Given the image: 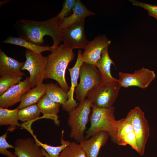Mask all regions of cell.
<instances>
[{"label": "cell", "instance_id": "cell-17", "mask_svg": "<svg viewBox=\"0 0 157 157\" xmlns=\"http://www.w3.org/2000/svg\"><path fill=\"white\" fill-rule=\"evenodd\" d=\"M108 49V47H107L103 49L101 58L95 65L98 69L101 75V85L114 82H118V80L113 77L110 73L111 65L113 64L115 66V64L110 57Z\"/></svg>", "mask_w": 157, "mask_h": 157}, {"label": "cell", "instance_id": "cell-4", "mask_svg": "<svg viewBox=\"0 0 157 157\" xmlns=\"http://www.w3.org/2000/svg\"><path fill=\"white\" fill-rule=\"evenodd\" d=\"M91 105L90 101L86 98L69 113L67 122L71 128L70 137L79 143L85 139L84 133L91 111Z\"/></svg>", "mask_w": 157, "mask_h": 157}, {"label": "cell", "instance_id": "cell-1", "mask_svg": "<svg viewBox=\"0 0 157 157\" xmlns=\"http://www.w3.org/2000/svg\"><path fill=\"white\" fill-rule=\"evenodd\" d=\"M60 24L55 16L45 21L18 20L15 23L14 28L19 37L38 46H43L44 36H50L53 42L52 46L53 50L62 41L63 29Z\"/></svg>", "mask_w": 157, "mask_h": 157}, {"label": "cell", "instance_id": "cell-26", "mask_svg": "<svg viewBox=\"0 0 157 157\" xmlns=\"http://www.w3.org/2000/svg\"><path fill=\"white\" fill-rule=\"evenodd\" d=\"M64 133V131L62 130L60 140L61 144L60 146H52L42 143L38 139L36 135L34 134L32 135L36 143L46 151L50 157H59L62 151L71 143L69 141H66L64 139L63 137Z\"/></svg>", "mask_w": 157, "mask_h": 157}, {"label": "cell", "instance_id": "cell-23", "mask_svg": "<svg viewBox=\"0 0 157 157\" xmlns=\"http://www.w3.org/2000/svg\"><path fill=\"white\" fill-rule=\"evenodd\" d=\"M3 42L22 46L38 54H41L46 51H50L51 52L53 50L52 46L37 45L20 37L13 36L8 37L3 40Z\"/></svg>", "mask_w": 157, "mask_h": 157}, {"label": "cell", "instance_id": "cell-3", "mask_svg": "<svg viewBox=\"0 0 157 157\" xmlns=\"http://www.w3.org/2000/svg\"><path fill=\"white\" fill-rule=\"evenodd\" d=\"M90 126L86 131L85 139L102 131L107 132L112 141L116 143L117 126L114 115L115 107L100 108L92 105Z\"/></svg>", "mask_w": 157, "mask_h": 157}, {"label": "cell", "instance_id": "cell-27", "mask_svg": "<svg viewBox=\"0 0 157 157\" xmlns=\"http://www.w3.org/2000/svg\"><path fill=\"white\" fill-rule=\"evenodd\" d=\"M59 157H87L79 144L72 142L65 148Z\"/></svg>", "mask_w": 157, "mask_h": 157}, {"label": "cell", "instance_id": "cell-22", "mask_svg": "<svg viewBox=\"0 0 157 157\" xmlns=\"http://www.w3.org/2000/svg\"><path fill=\"white\" fill-rule=\"evenodd\" d=\"M19 110L17 108L13 110L0 108V125H10L8 131H12L21 126L18 122Z\"/></svg>", "mask_w": 157, "mask_h": 157}, {"label": "cell", "instance_id": "cell-24", "mask_svg": "<svg viewBox=\"0 0 157 157\" xmlns=\"http://www.w3.org/2000/svg\"><path fill=\"white\" fill-rule=\"evenodd\" d=\"M46 87L45 95L53 101L59 103L61 105L68 99L67 94L57 83H52L45 84Z\"/></svg>", "mask_w": 157, "mask_h": 157}, {"label": "cell", "instance_id": "cell-32", "mask_svg": "<svg viewBox=\"0 0 157 157\" xmlns=\"http://www.w3.org/2000/svg\"><path fill=\"white\" fill-rule=\"evenodd\" d=\"M125 142L126 145L129 144L138 153L137 138L134 131L126 135L125 138Z\"/></svg>", "mask_w": 157, "mask_h": 157}, {"label": "cell", "instance_id": "cell-14", "mask_svg": "<svg viewBox=\"0 0 157 157\" xmlns=\"http://www.w3.org/2000/svg\"><path fill=\"white\" fill-rule=\"evenodd\" d=\"M81 51L79 50L77 60L74 66L71 68H68L70 76L71 85L67 93L68 99L61 106L63 109L68 113L77 107L78 104L74 99V94L75 88L78 84L77 81L79 76L80 69L83 63L81 58Z\"/></svg>", "mask_w": 157, "mask_h": 157}, {"label": "cell", "instance_id": "cell-9", "mask_svg": "<svg viewBox=\"0 0 157 157\" xmlns=\"http://www.w3.org/2000/svg\"><path fill=\"white\" fill-rule=\"evenodd\" d=\"M118 76V82L121 88L135 86L144 89L154 79L156 74L154 71L142 67L132 73L120 71Z\"/></svg>", "mask_w": 157, "mask_h": 157}, {"label": "cell", "instance_id": "cell-28", "mask_svg": "<svg viewBox=\"0 0 157 157\" xmlns=\"http://www.w3.org/2000/svg\"><path fill=\"white\" fill-rule=\"evenodd\" d=\"M22 76H14L8 75L1 76L0 78V96L3 94L11 87L21 81Z\"/></svg>", "mask_w": 157, "mask_h": 157}, {"label": "cell", "instance_id": "cell-18", "mask_svg": "<svg viewBox=\"0 0 157 157\" xmlns=\"http://www.w3.org/2000/svg\"><path fill=\"white\" fill-rule=\"evenodd\" d=\"M72 13L65 17L60 24L62 29L67 28L77 23L85 20L87 17L95 15L94 13L88 9L80 0H77Z\"/></svg>", "mask_w": 157, "mask_h": 157}, {"label": "cell", "instance_id": "cell-8", "mask_svg": "<svg viewBox=\"0 0 157 157\" xmlns=\"http://www.w3.org/2000/svg\"><path fill=\"white\" fill-rule=\"evenodd\" d=\"M125 118L133 126L137 138L138 154L142 156L150 135L148 122L145 117L144 113L139 107L136 106L128 113Z\"/></svg>", "mask_w": 157, "mask_h": 157}, {"label": "cell", "instance_id": "cell-2", "mask_svg": "<svg viewBox=\"0 0 157 157\" xmlns=\"http://www.w3.org/2000/svg\"><path fill=\"white\" fill-rule=\"evenodd\" d=\"M73 49L63 44L53 50L47 57L44 79H53L67 93L70 87L65 79V73L69 63L74 58Z\"/></svg>", "mask_w": 157, "mask_h": 157}, {"label": "cell", "instance_id": "cell-15", "mask_svg": "<svg viewBox=\"0 0 157 157\" xmlns=\"http://www.w3.org/2000/svg\"><path fill=\"white\" fill-rule=\"evenodd\" d=\"M106 131H100L89 139H84L80 142V145L87 157H97L101 148L104 146L109 138Z\"/></svg>", "mask_w": 157, "mask_h": 157}, {"label": "cell", "instance_id": "cell-21", "mask_svg": "<svg viewBox=\"0 0 157 157\" xmlns=\"http://www.w3.org/2000/svg\"><path fill=\"white\" fill-rule=\"evenodd\" d=\"M46 87L43 83L36 86L24 93L21 97L17 108L20 109L36 104L46 94Z\"/></svg>", "mask_w": 157, "mask_h": 157}, {"label": "cell", "instance_id": "cell-6", "mask_svg": "<svg viewBox=\"0 0 157 157\" xmlns=\"http://www.w3.org/2000/svg\"><path fill=\"white\" fill-rule=\"evenodd\" d=\"M26 60L21 70H27L30 74L29 81L31 88L42 83L44 79L47 57L27 49L25 53Z\"/></svg>", "mask_w": 157, "mask_h": 157}, {"label": "cell", "instance_id": "cell-16", "mask_svg": "<svg viewBox=\"0 0 157 157\" xmlns=\"http://www.w3.org/2000/svg\"><path fill=\"white\" fill-rule=\"evenodd\" d=\"M24 62H19L7 56L1 49L0 50V75H8L14 76H22L25 73L21 71Z\"/></svg>", "mask_w": 157, "mask_h": 157}, {"label": "cell", "instance_id": "cell-25", "mask_svg": "<svg viewBox=\"0 0 157 157\" xmlns=\"http://www.w3.org/2000/svg\"><path fill=\"white\" fill-rule=\"evenodd\" d=\"M117 129L116 135V143L126 146L125 138L129 133L133 131L131 124L125 118L117 120Z\"/></svg>", "mask_w": 157, "mask_h": 157}, {"label": "cell", "instance_id": "cell-5", "mask_svg": "<svg viewBox=\"0 0 157 157\" xmlns=\"http://www.w3.org/2000/svg\"><path fill=\"white\" fill-rule=\"evenodd\" d=\"M80 81L75 90V98L80 102L85 99L88 93L101 83L100 72L95 66L83 62L79 71Z\"/></svg>", "mask_w": 157, "mask_h": 157}, {"label": "cell", "instance_id": "cell-20", "mask_svg": "<svg viewBox=\"0 0 157 157\" xmlns=\"http://www.w3.org/2000/svg\"><path fill=\"white\" fill-rule=\"evenodd\" d=\"M41 113L37 104L19 109L18 112L19 120L25 123L21 125L22 128L26 129L32 135L33 134L31 129L32 124L40 118Z\"/></svg>", "mask_w": 157, "mask_h": 157}, {"label": "cell", "instance_id": "cell-7", "mask_svg": "<svg viewBox=\"0 0 157 157\" xmlns=\"http://www.w3.org/2000/svg\"><path fill=\"white\" fill-rule=\"evenodd\" d=\"M121 88L118 82L100 85L90 91L87 98L90 101L92 105L98 107H110L115 101Z\"/></svg>", "mask_w": 157, "mask_h": 157}, {"label": "cell", "instance_id": "cell-13", "mask_svg": "<svg viewBox=\"0 0 157 157\" xmlns=\"http://www.w3.org/2000/svg\"><path fill=\"white\" fill-rule=\"evenodd\" d=\"M14 153L17 157H44V150L35 142L34 138H19L14 142Z\"/></svg>", "mask_w": 157, "mask_h": 157}, {"label": "cell", "instance_id": "cell-29", "mask_svg": "<svg viewBox=\"0 0 157 157\" xmlns=\"http://www.w3.org/2000/svg\"><path fill=\"white\" fill-rule=\"evenodd\" d=\"M76 1V0L65 1L61 10L56 16L60 24L64 18L68 16L72 11Z\"/></svg>", "mask_w": 157, "mask_h": 157}, {"label": "cell", "instance_id": "cell-31", "mask_svg": "<svg viewBox=\"0 0 157 157\" xmlns=\"http://www.w3.org/2000/svg\"><path fill=\"white\" fill-rule=\"evenodd\" d=\"M130 1L133 5L140 7L147 10L149 15L154 17L157 20V6L134 0Z\"/></svg>", "mask_w": 157, "mask_h": 157}, {"label": "cell", "instance_id": "cell-12", "mask_svg": "<svg viewBox=\"0 0 157 157\" xmlns=\"http://www.w3.org/2000/svg\"><path fill=\"white\" fill-rule=\"evenodd\" d=\"M31 88L29 77L11 87L0 96V108H7L20 101L22 96Z\"/></svg>", "mask_w": 157, "mask_h": 157}, {"label": "cell", "instance_id": "cell-10", "mask_svg": "<svg viewBox=\"0 0 157 157\" xmlns=\"http://www.w3.org/2000/svg\"><path fill=\"white\" fill-rule=\"evenodd\" d=\"M85 20L62 29V41L69 48L84 49L89 41L86 39L84 31Z\"/></svg>", "mask_w": 157, "mask_h": 157}, {"label": "cell", "instance_id": "cell-30", "mask_svg": "<svg viewBox=\"0 0 157 157\" xmlns=\"http://www.w3.org/2000/svg\"><path fill=\"white\" fill-rule=\"evenodd\" d=\"M7 132L0 137V154L7 157H17L13 153L7 150L8 148L14 149L15 146L10 144L7 142L6 138Z\"/></svg>", "mask_w": 157, "mask_h": 157}, {"label": "cell", "instance_id": "cell-19", "mask_svg": "<svg viewBox=\"0 0 157 157\" xmlns=\"http://www.w3.org/2000/svg\"><path fill=\"white\" fill-rule=\"evenodd\" d=\"M41 113L43 115L41 118L52 120L56 125H59L60 122L58 115L61 104L56 103L44 95L37 104Z\"/></svg>", "mask_w": 157, "mask_h": 157}, {"label": "cell", "instance_id": "cell-11", "mask_svg": "<svg viewBox=\"0 0 157 157\" xmlns=\"http://www.w3.org/2000/svg\"><path fill=\"white\" fill-rule=\"evenodd\" d=\"M104 35L96 36L89 42L84 49V51L81 55L82 61L95 65L97 61L101 58V55L103 49L108 47L111 44Z\"/></svg>", "mask_w": 157, "mask_h": 157}]
</instances>
